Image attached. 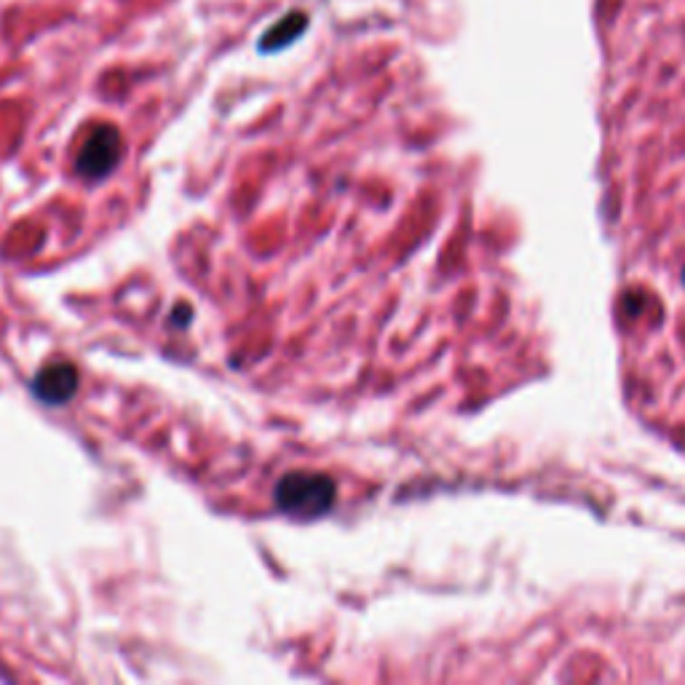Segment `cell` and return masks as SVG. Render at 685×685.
I'll return each mask as SVG.
<instances>
[{"label": "cell", "mask_w": 685, "mask_h": 685, "mask_svg": "<svg viewBox=\"0 0 685 685\" xmlns=\"http://www.w3.org/2000/svg\"><path fill=\"white\" fill-rule=\"evenodd\" d=\"M335 504V482L327 474L313 471H292L276 485V506L298 520H313L332 509Z\"/></svg>", "instance_id": "cell-1"}, {"label": "cell", "mask_w": 685, "mask_h": 685, "mask_svg": "<svg viewBox=\"0 0 685 685\" xmlns=\"http://www.w3.org/2000/svg\"><path fill=\"white\" fill-rule=\"evenodd\" d=\"M121 151H124L121 132L116 126H110V124L97 126L88 134V140L83 143L80 153H78V174L86 177V180H102V177H107L118 166Z\"/></svg>", "instance_id": "cell-2"}, {"label": "cell", "mask_w": 685, "mask_h": 685, "mask_svg": "<svg viewBox=\"0 0 685 685\" xmlns=\"http://www.w3.org/2000/svg\"><path fill=\"white\" fill-rule=\"evenodd\" d=\"M32 391L41 402L46 404H65L76 396L78 391V370L68 362H57L43 367L35 381H32Z\"/></svg>", "instance_id": "cell-3"}, {"label": "cell", "mask_w": 685, "mask_h": 685, "mask_svg": "<svg viewBox=\"0 0 685 685\" xmlns=\"http://www.w3.org/2000/svg\"><path fill=\"white\" fill-rule=\"evenodd\" d=\"M305 27H308V14H303V11H290L273 27L265 30V35L260 38V51H282V49H287L292 41H298L303 35Z\"/></svg>", "instance_id": "cell-4"}]
</instances>
